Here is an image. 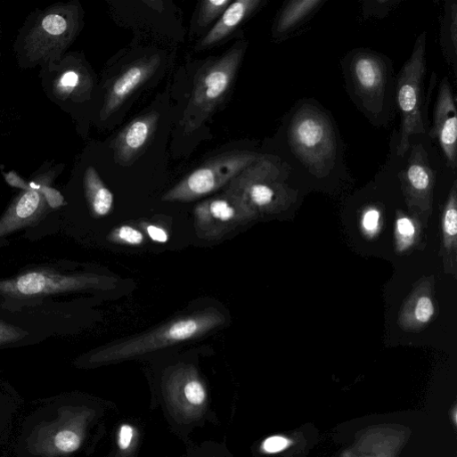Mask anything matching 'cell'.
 <instances>
[{"mask_svg": "<svg viewBox=\"0 0 457 457\" xmlns=\"http://www.w3.org/2000/svg\"><path fill=\"white\" fill-rule=\"evenodd\" d=\"M225 322L216 308L174 319L152 331L127 339L94 353L89 363L103 364L148 354L180 342L198 339Z\"/></svg>", "mask_w": 457, "mask_h": 457, "instance_id": "obj_1", "label": "cell"}, {"mask_svg": "<svg viewBox=\"0 0 457 457\" xmlns=\"http://www.w3.org/2000/svg\"><path fill=\"white\" fill-rule=\"evenodd\" d=\"M244 53L245 45L239 44L199 71L183 120L188 132L199 129L224 102L232 88Z\"/></svg>", "mask_w": 457, "mask_h": 457, "instance_id": "obj_2", "label": "cell"}, {"mask_svg": "<svg viewBox=\"0 0 457 457\" xmlns=\"http://www.w3.org/2000/svg\"><path fill=\"white\" fill-rule=\"evenodd\" d=\"M289 141L298 159L317 174L329 172L336 158V140L328 118L312 107H303L293 117Z\"/></svg>", "mask_w": 457, "mask_h": 457, "instance_id": "obj_3", "label": "cell"}, {"mask_svg": "<svg viewBox=\"0 0 457 457\" xmlns=\"http://www.w3.org/2000/svg\"><path fill=\"white\" fill-rule=\"evenodd\" d=\"M259 155L249 151H229L210 159L183 179L163 197V201L189 202L227 186Z\"/></svg>", "mask_w": 457, "mask_h": 457, "instance_id": "obj_4", "label": "cell"}, {"mask_svg": "<svg viewBox=\"0 0 457 457\" xmlns=\"http://www.w3.org/2000/svg\"><path fill=\"white\" fill-rule=\"evenodd\" d=\"M114 278L92 273L66 274L37 269L17 277L0 280V295L12 298L46 297L68 292L115 287Z\"/></svg>", "mask_w": 457, "mask_h": 457, "instance_id": "obj_5", "label": "cell"}, {"mask_svg": "<svg viewBox=\"0 0 457 457\" xmlns=\"http://www.w3.org/2000/svg\"><path fill=\"white\" fill-rule=\"evenodd\" d=\"M425 34L420 36L412 54L400 72L396 96L401 113V133L398 156H404L410 148V138L424 134L421 119V84L425 71Z\"/></svg>", "mask_w": 457, "mask_h": 457, "instance_id": "obj_6", "label": "cell"}, {"mask_svg": "<svg viewBox=\"0 0 457 457\" xmlns=\"http://www.w3.org/2000/svg\"><path fill=\"white\" fill-rule=\"evenodd\" d=\"M277 177L275 166L260 158L235 177L225 192L237 196L255 214L272 212L283 204L287 193Z\"/></svg>", "mask_w": 457, "mask_h": 457, "instance_id": "obj_7", "label": "cell"}, {"mask_svg": "<svg viewBox=\"0 0 457 457\" xmlns=\"http://www.w3.org/2000/svg\"><path fill=\"white\" fill-rule=\"evenodd\" d=\"M255 216L237 196L225 192L224 195L196 207L195 224L200 237L216 240L233 230L234 225Z\"/></svg>", "mask_w": 457, "mask_h": 457, "instance_id": "obj_8", "label": "cell"}, {"mask_svg": "<svg viewBox=\"0 0 457 457\" xmlns=\"http://www.w3.org/2000/svg\"><path fill=\"white\" fill-rule=\"evenodd\" d=\"M351 83L366 109L378 113L384 105L387 69L379 56L358 53L353 56L350 66Z\"/></svg>", "mask_w": 457, "mask_h": 457, "instance_id": "obj_9", "label": "cell"}, {"mask_svg": "<svg viewBox=\"0 0 457 457\" xmlns=\"http://www.w3.org/2000/svg\"><path fill=\"white\" fill-rule=\"evenodd\" d=\"M166 394L176 414L186 420L202 415L208 403V391L195 368H177L167 381Z\"/></svg>", "mask_w": 457, "mask_h": 457, "instance_id": "obj_10", "label": "cell"}, {"mask_svg": "<svg viewBox=\"0 0 457 457\" xmlns=\"http://www.w3.org/2000/svg\"><path fill=\"white\" fill-rule=\"evenodd\" d=\"M46 186L33 183L16 199L0 217V239L37 224L46 215L51 208L45 196Z\"/></svg>", "mask_w": 457, "mask_h": 457, "instance_id": "obj_11", "label": "cell"}, {"mask_svg": "<svg viewBox=\"0 0 457 457\" xmlns=\"http://www.w3.org/2000/svg\"><path fill=\"white\" fill-rule=\"evenodd\" d=\"M160 58L153 56L133 63L112 84L102 112V120L115 113L158 70Z\"/></svg>", "mask_w": 457, "mask_h": 457, "instance_id": "obj_12", "label": "cell"}, {"mask_svg": "<svg viewBox=\"0 0 457 457\" xmlns=\"http://www.w3.org/2000/svg\"><path fill=\"white\" fill-rule=\"evenodd\" d=\"M433 132L449 166L455 169L457 143L456 107L446 78L440 85L434 111Z\"/></svg>", "mask_w": 457, "mask_h": 457, "instance_id": "obj_13", "label": "cell"}, {"mask_svg": "<svg viewBox=\"0 0 457 457\" xmlns=\"http://www.w3.org/2000/svg\"><path fill=\"white\" fill-rule=\"evenodd\" d=\"M159 114L152 111L131 122L114 142L117 162L127 166L138 159L151 142L158 126Z\"/></svg>", "mask_w": 457, "mask_h": 457, "instance_id": "obj_14", "label": "cell"}, {"mask_svg": "<svg viewBox=\"0 0 457 457\" xmlns=\"http://www.w3.org/2000/svg\"><path fill=\"white\" fill-rule=\"evenodd\" d=\"M262 3L260 0H237L232 3L215 27L199 45V49L213 47L236 31Z\"/></svg>", "mask_w": 457, "mask_h": 457, "instance_id": "obj_15", "label": "cell"}, {"mask_svg": "<svg viewBox=\"0 0 457 457\" xmlns=\"http://www.w3.org/2000/svg\"><path fill=\"white\" fill-rule=\"evenodd\" d=\"M407 192L417 202L428 203L431 194L433 175L429 167L422 159L420 151L412 152L405 173Z\"/></svg>", "mask_w": 457, "mask_h": 457, "instance_id": "obj_16", "label": "cell"}, {"mask_svg": "<svg viewBox=\"0 0 457 457\" xmlns=\"http://www.w3.org/2000/svg\"><path fill=\"white\" fill-rule=\"evenodd\" d=\"M85 190L89 208L95 217H103L110 213L114 205V195L92 167L86 170L85 175Z\"/></svg>", "mask_w": 457, "mask_h": 457, "instance_id": "obj_17", "label": "cell"}, {"mask_svg": "<svg viewBox=\"0 0 457 457\" xmlns=\"http://www.w3.org/2000/svg\"><path fill=\"white\" fill-rule=\"evenodd\" d=\"M322 4L321 0H294L288 3L277 20L275 33L282 35L289 32Z\"/></svg>", "mask_w": 457, "mask_h": 457, "instance_id": "obj_18", "label": "cell"}, {"mask_svg": "<svg viewBox=\"0 0 457 457\" xmlns=\"http://www.w3.org/2000/svg\"><path fill=\"white\" fill-rule=\"evenodd\" d=\"M457 204L455 184L449 195L442 216L443 245L448 253H455L457 236Z\"/></svg>", "mask_w": 457, "mask_h": 457, "instance_id": "obj_19", "label": "cell"}, {"mask_svg": "<svg viewBox=\"0 0 457 457\" xmlns=\"http://www.w3.org/2000/svg\"><path fill=\"white\" fill-rule=\"evenodd\" d=\"M441 33V42L445 54L450 62L455 66L457 49V7L455 3L449 4V6L445 7Z\"/></svg>", "mask_w": 457, "mask_h": 457, "instance_id": "obj_20", "label": "cell"}, {"mask_svg": "<svg viewBox=\"0 0 457 457\" xmlns=\"http://www.w3.org/2000/svg\"><path fill=\"white\" fill-rule=\"evenodd\" d=\"M231 4V0H205L200 10V26L206 28L220 19Z\"/></svg>", "mask_w": 457, "mask_h": 457, "instance_id": "obj_21", "label": "cell"}, {"mask_svg": "<svg viewBox=\"0 0 457 457\" xmlns=\"http://www.w3.org/2000/svg\"><path fill=\"white\" fill-rule=\"evenodd\" d=\"M83 442L82 434L75 428H66L59 431L53 439L55 448L63 453L78 450Z\"/></svg>", "mask_w": 457, "mask_h": 457, "instance_id": "obj_22", "label": "cell"}, {"mask_svg": "<svg viewBox=\"0 0 457 457\" xmlns=\"http://www.w3.org/2000/svg\"><path fill=\"white\" fill-rule=\"evenodd\" d=\"M434 312L433 302L427 295L419 296L412 306V314L418 324L428 323L434 315Z\"/></svg>", "mask_w": 457, "mask_h": 457, "instance_id": "obj_23", "label": "cell"}, {"mask_svg": "<svg viewBox=\"0 0 457 457\" xmlns=\"http://www.w3.org/2000/svg\"><path fill=\"white\" fill-rule=\"evenodd\" d=\"M110 241L131 246H138L143 243L144 236L135 228L124 225L111 233Z\"/></svg>", "mask_w": 457, "mask_h": 457, "instance_id": "obj_24", "label": "cell"}, {"mask_svg": "<svg viewBox=\"0 0 457 457\" xmlns=\"http://www.w3.org/2000/svg\"><path fill=\"white\" fill-rule=\"evenodd\" d=\"M415 226L408 217H399L396 221L398 247L403 250L410 246L415 236Z\"/></svg>", "mask_w": 457, "mask_h": 457, "instance_id": "obj_25", "label": "cell"}, {"mask_svg": "<svg viewBox=\"0 0 457 457\" xmlns=\"http://www.w3.org/2000/svg\"><path fill=\"white\" fill-rule=\"evenodd\" d=\"M28 335L20 328L0 322V346L15 343Z\"/></svg>", "mask_w": 457, "mask_h": 457, "instance_id": "obj_26", "label": "cell"}, {"mask_svg": "<svg viewBox=\"0 0 457 457\" xmlns=\"http://www.w3.org/2000/svg\"><path fill=\"white\" fill-rule=\"evenodd\" d=\"M136 436L135 428L129 423H123L118 433V445L121 451H129L134 444Z\"/></svg>", "mask_w": 457, "mask_h": 457, "instance_id": "obj_27", "label": "cell"}, {"mask_svg": "<svg viewBox=\"0 0 457 457\" xmlns=\"http://www.w3.org/2000/svg\"><path fill=\"white\" fill-rule=\"evenodd\" d=\"M84 77L76 70H70L63 74L60 86L65 93L72 94L83 86Z\"/></svg>", "mask_w": 457, "mask_h": 457, "instance_id": "obj_28", "label": "cell"}, {"mask_svg": "<svg viewBox=\"0 0 457 457\" xmlns=\"http://www.w3.org/2000/svg\"><path fill=\"white\" fill-rule=\"evenodd\" d=\"M380 213L376 208L367 209L363 216L362 225L367 234L373 235L379 227Z\"/></svg>", "mask_w": 457, "mask_h": 457, "instance_id": "obj_29", "label": "cell"}, {"mask_svg": "<svg viewBox=\"0 0 457 457\" xmlns=\"http://www.w3.org/2000/svg\"><path fill=\"white\" fill-rule=\"evenodd\" d=\"M290 439L282 436H273L266 438L262 444V450L267 453H276L289 447Z\"/></svg>", "mask_w": 457, "mask_h": 457, "instance_id": "obj_30", "label": "cell"}, {"mask_svg": "<svg viewBox=\"0 0 457 457\" xmlns=\"http://www.w3.org/2000/svg\"><path fill=\"white\" fill-rule=\"evenodd\" d=\"M146 231L151 239L156 242L166 243L168 241V234L167 232L156 225H149Z\"/></svg>", "mask_w": 457, "mask_h": 457, "instance_id": "obj_31", "label": "cell"}]
</instances>
